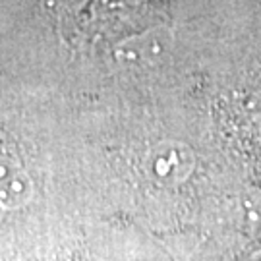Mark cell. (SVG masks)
Listing matches in <instances>:
<instances>
[{"label":"cell","mask_w":261,"mask_h":261,"mask_svg":"<svg viewBox=\"0 0 261 261\" xmlns=\"http://www.w3.org/2000/svg\"><path fill=\"white\" fill-rule=\"evenodd\" d=\"M190 151L167 149L159 151L153 161V172L161 178H182L190 170Z\"/></svg>","instance_id":"6da1fadb"},{"label":"cell","mask_w":261,"mask_h":261,"mask_svg":"<svg viewBox=\"0 0 261 261\" xmlns=\"http://www.w3.org/2000/svg\"><path fill=\"white\" fill-rule=\"evenodd\" d=\"M248 120L252 122V128L255 132V138L261 141V97L255 99L248 112Z\"/></svg>","instance_id":"7a4b0ae2"},{"label":"cell","mask_w":261,"mask_h":261,"mask_svg":"<svg viewBox=\"0 0 261 261\" xmlns=\"http://www.w3.org/2000/svg\"><path fill=\"white\" fill-rule=\"evenodd\" d=\"M250 221H252V224H253V230L261 236V199L255 201L252 213H250Z\"/></svg>","instance_id":"3957f363"}]
</instances>
